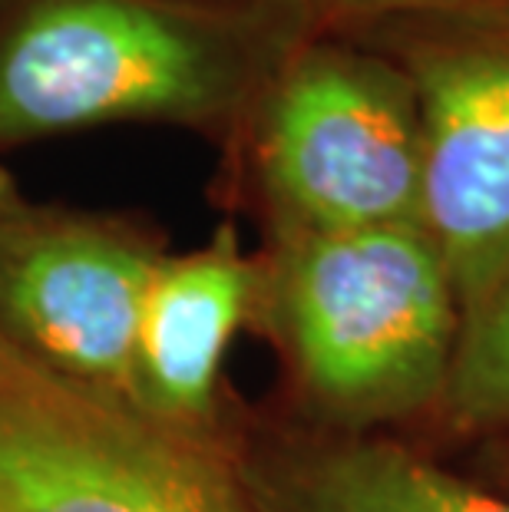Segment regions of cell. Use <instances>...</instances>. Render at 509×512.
Masks as SVG:
<instances>
[{"label":"cell","instance_id":"cell-11","mask_svg":"<svg viewBox=\"0 0 509 512\" xmlns=\"http://www.w3.org/2000/svg\"><path fill=\"white\" fill-rule=\"evenodd\" d=\"M463 473L480 479L483 486L509 496V437L476 443L467 450V463L460 466Z\"/></svg>","mask_w":509,"mask_h":512},{"label":"cell","instance_id":"cell-8","mask_svg":"<svg viewBox=\"0 0 509 512\" xmlns=\"http://www.w3.org/2000/svg\"><path fill=\"white\" fill-rule=\"evenodd\" d=\"M258 285L255 252L235 225H219L192 252L156 265L136 324L133 400L153 417L192 433H222L232 410L222 367L248 328Z\"/></svg>","mask_w":509,"mask_h":512},{"label":"cell","instance_id":"cell-3","mask_svg":"<svg viewBox=\"0 0 509 512\" xmlns=\"http://www.w3.org/2000/svg\"><path fill=\"white\" fill-rule=\"evenodd\" d=\"M222 192L265 235L420 225L417 96L367 43L314 30L222 146Z\"/></svg>","mask_w":509,"mask_h":512},{"label":"cell","instance_id":"cell-9","mask_svg":"<svg viewBox=\"0 0 509 512\" xmlns=\"http://www.w3.org/2000/svg\"><path fill=\"white\" fill-rule=\"evenodd\" d=\"M500 437H509V275L460 321L443 400L410 443L447 456Z\"/></svg>","mask_w":509,"mask_h":512},{"label":"cell","instance_id":"cell-6","mask_svg":"<svg viewBox=\"0 0 509 512\" xmlns=\"http://www.w3.org/2000/svg\"><path fill=\"white\" fill-rule=\"evenodd\" d=\"M166 252L153 222L40 202L0 169V331L63 374L133 400L139 308Z\"/></svg>","mask_w":509,"mask_h":512},{"label":"cell","instance_id":"cell-7","mask_svg":"<svg viewBox=\"0 0 509 512\" xmlns=\"http://www.w3.org/2000/svg\"><path fill=\"white\" fill-rule=\"evenodd\" d=\"M229 450L262 512H509L424 446L391 433L311 427L281 407L232 403Z\"/></svg>","mask_w":509,"mask_h":512},{"label":"cell","instance_id":"cell-1","mask_svg":"<svg viewBox=\"0 0 509 512\" xmlns=\"http://www.w3.org/2000/svg\"><path fill=\"white\" fill-rule=\"evenodd\" d=\"M311 34L301 0H0V152L136 123L222 149Z\"/></svg>","mask_w":509,"mask_h":512},{"label":"cell","instance_id":"cell-5","mask_svg":"<svg viewBox=\"0 0 509 512\" xmlns=\"http://www.w3.org/2000/svg\"><path fill=\"white\" fill-rule=\"evenodd\" d=\"M344 37L381 50L414 86L420 228L463 321L509 275V0L377 20Z\"/></svg>","mask_w":509,"mask_h":512},{"label":"cell","instance_id":"cell-4","mask_svg":"<svg viewBox=\"0 0 509 512\" xmlns=\"http://www.w3.org/2000/svg\"><path fill=\"white\" fill-rule=\"evenodd\" d=\"M0 512H262L222 433H192L0 331Z\"/></svg>","mask_w":509,"mask_h":512},{"label":"cell","instance_id":"cell-10","mask_svg":"<svg viewBox=\"0 0 509 512\" xmlns=\"http://www.w3.org/2000/svg\"><path fill=\"white\" fill-rule=\"evenodd\" d=\"M311 17L314 30L324 34H348V30L377 24V20L430 14V10L493 4V0H301Z\"/></svg>","mask_w":509,"mask_h":512},{"label":"cell","instance_id":"cell-2","mask_svg":"<svg viewBox=\"0 0 509 512\" xmlns=\"http://www.w3.org/2000/svg\"><path fill=\"white\" fill-rule=\"evenodd\" d=\"M248 331L281 364L278 407L311 427L417 440L447 390L460 304L417 222L265 235Z\"/></svg>","mask_w":509,"mask_h":512}]
</instances>
